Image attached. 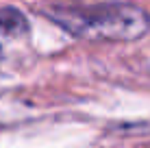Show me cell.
I'll list each match as a JSON object with an SVG mask.
<instances>
[{
	"mask_svg": "<svg viewBox=\"0 0 150 148\" xmlns=\"http://www.w3.org/2000/svg\"><path fill=\"white\" fill-rule=\"evenodd\" d=\"M59 26L68 33L85 39H111V42H133L148 33L150 18L135 4L107 2L96 7L57 9L50 13Z\"/></svg>",
	"mask_w": 150,
	"mask_h": 148,
	"instance_id": "cell-1",
	"label": "cell"
},
{
	"mask_svg": "<svg viewBox=\"0 0 150 148\" xmlns=\"http://www.w3.org/2000/svg\"><path fill=\"white\" fill-rule=\"evenodd\" d=\"M28 24L18 9H0V44L26 35Z\"/></svg>",
	"mask_w": 150,
	"mask_h": 148,
	"instance_id": "cell-2",
	"label": "cell"
}]
</instances>
